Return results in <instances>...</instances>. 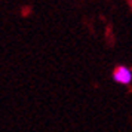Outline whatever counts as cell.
Segmentation results:
<instances>
[{
    "label": "cell",
    "mask_w": 132,
    "mask_h": 132,
    "mask_svg": "<svg viewBox=\"0 0 132 132\" xmlns=\"http://www.w3.org/2000/svg\"><path fill=\"white\" fill-rule=\"evenodd\" d=\"M111 77L116 83L129 86L132 83V70L126 65H117L111 73Z\"/></svg>",
    "instance_id": "6da1fadb"
}]
</instances>
